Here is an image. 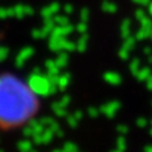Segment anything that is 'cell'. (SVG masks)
<instances>
[{
    "instance_id": "obj_1",
    "label": "cell",
    "mask_w": 152,
    "mask_h": 152,
    "mask_svg": "<svg viewBox=\"0 0 152 152\" xmlns=\"http://www.w3.org/2000/svg\"><path fill=\"white\" fill-rule=\"evenodd\" d=\"M36 94L15 76L0 75V128H15L31 121L38 109Z\"/></svg>"
},
{
    "instance_id": "obj_2",
    "label": "cell",
    "mask_w": 152,
    "mask_h": 152,
    "mask_svg": "<svg viewBox=\"0 0 152 152\" xmlns=\"http://www.w3.org/2000/svg\"><path fill=\"white\" fill-rule=\"evenodd\" d=\"M29 85L37 94L48 95L51 93H53L52 91L53 88H52L51 79L45 75H33L29 79Z\"/></svg>"
},
{
    "instance_id": "obj_3",
    "label": "cell",
    "mask_w": 152,
    "mask_h": 152,
    "mask_svg": "<svg viewBox=\"0 0 152 152\" xmlns=\"http://www.w3.org/2000/svg\"><path fill=\"white\" fill-rule=\"evenodd\" d=\"M107 80H108V83H110V84H118L121 81V77L115 72H112L110 76H107Z\"/></svg>"
},
{
    "instance_id": "obj_4",
    "label": "cell",
    "mask_w": 152,
    "mask_h": 152,
    "mask_svg": "<svg viewBox=\"0 0 152 152\" xmlns=\"http://www.w3.org/2000/svg\"><path fill=\"white\" fill-rule=\"evenodd\" d=\"M150 12H151V14H152V4L150 5Z\"/></svg>"
}]
</instances>
